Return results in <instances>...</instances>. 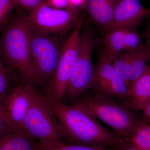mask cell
I'll use <instances>...</instances> for the list:
<instances>
[{"label":"cell","mask_w":150,"mask_h":150,"mask_svg":"<svg viewBox=\"0 0 150 150\" xmlns=\"http://www.w3.org/2000/svg\"><path fill=\"white\" fill-rule=\"evenodd\" d=\"M142 111L144 112V118L146 122L150 124V100Z\"/></svg>","instance_id":"27"},{"label":"cell","mask_w":150,"mask_h":150,"mask_svg":"<svg viewBox=\"0 0 150 150\" xmlns=\"http://www.w3.org/2000/svg\"><path fill=\"white\" fill-rule=\"evenodd\" d=\"M150 100V67L129 88V104L134 110H142Z\"/></svg>","instance_id":"16"},{"label":"cell","mask_w":150,"mask_h":150,"mask_svg":"<svg viewBox=\"0 0 150 150\" xmlns=\"http://www.w3.org/2000/svg\"><path fill=\"white\" fill-rule=\"evenodd\" d=\"M26 82L30 105L23 130L44 147L65 142L62 126L48 104L46 95L40 93L34 84Z\"/></svg>","instance_id":"4"},{"label":"cell","mask_w":150,"mask_h":150,"mask_svg":"<svg viewBox=\"0 0 150 150\" xmlns=\"http://www.w3.org/2000/svg\"><path fill=\"white\" fill-rule=\"evenodd\" d=\"M149 52L145 46L138 51L121 54L112 62L128 88L144 71L149 61Z\"/></svg>","instance_id":"11"},{"label":"cell","mask_w":150,"mask_h":150,"mask_svg":"<svg viewBox=\"0 0 150 150\" xmlns=\"http://www.w3.org/2000/svg\"><path fill=\"white\" fill-rule=\"evenodd\" d=\"M83 21L82 17H81L74 30L64 43L56 72L46 91V96L60 102H63L77 58L79 39Z\"/></svg>","instance_id":"8"},{"label":"cell","mask_w":150,"mask_h":150,"mask_svg":"<svg viewBox=\"0 0 150 150\" xmlns=\"http://www.w3.org/2000/svg\"><path fill=\"white\" fill-rule=\"evenodd\" d=\"M73 102L83 105L125 141L138 125L144 122L128 103L104 95L91 91Z\"/></svg>","instance_id":"3"},{"label":"cell","mask_w":150,"mask_h":150,"mask_svg":"<svg viewBox=\"0 0 150 150\" xmlns=\"http://www.w3.org/2000/svg\"><path fill=\"white\" fill-rule=\"evenodd\" d=\"M18 129L12 124L8 118L0 113V136Z\"/></svg>","instance_id":"22"},{"label":"cell","mask_w":150,"mask_h":150,"mask_svg":"<svg viewBox=\"0 0 150 150\" xmlns=\"http://www.w3.org/2000/svg\"><path fill=\"white\" fill-rule=\"evenodd\" d=\"M46 3L54 8L64 9L70 7L68 0H46Z\"/></svg>","instance_id":"24"},{"label":"cell","mask_w":150,"mask_h":150,"mask_svg":"<svg viewBox=\"0 0 150 150\" xmlns=\"http://www.w3.org/2000/svg\"><path fill=\"white\" fill-rule=\"evenodd\" d=\"M149 61H150V50H149Z\"/></svg>","instance_id":"30"},{"label":"cell","mask_w":150,"mask_h":150,"mask_svg":"<svg viewBox=\"0 0 150 150\" xmlns=\"http://www.w3.org/2000/svg\"><path fill=\"white\" fill-rule=\"evenodd\" d=\"M26 83L23 80L18 83L3 103L11 123L21 129L30 105Z\"/></svg>","instance_id":"13"},{"label":"cell","mask_w":150,"mask_h":150,"mask_svg":"<svg viewBox=\"0 0 150 150\" xmlns=\"http://www.w3.org/2000/svg\"><path fill=\"white\" fill-rule=\"evenodd\" d=\"M6 23L0 40L3 64L13 71L17 70L22 80L34 84L30 57L33 30L27 17L21 14L16 15Z\"/></svg>","instance_id":"2"},{"label":"cell","mask_w":150,"mask_h":150,"mask_svg":"<svg viewBox=\"0 0 150 150\" xmlns=\"http://www.w3.org/2000/svg\"><path fill=\"white\" fill-rule=\"evenodd\" d=\"M70 7L78 9V8L83 7L85 4L86 0H68Z\"/></svg>","instance_id":"26"},{"label":"cell","mask_w":150,"mask_h":150,"mask_svg":"<svg viewBox=\"0 0 150 150\" xmlns=\"http://www.w3.org/2000/svg\"><path fill=\"white\" fill-rule=\"evenodd\" d=\"M147 25L146 28L145 29L142 36V38H144L146 39V43H145V46L146 47L150 50V8H149L147 14Z\"/></svg>","instance_id":"23"},{"label":"cell","mask_w":150,"mask_h":150,"mask_svg":"<svg viewBox=\"0 0 150 150\" xmlns=\"http://www.w3.org/2000/svg\"><path fill=\"white\" fill-rule=\"evenodd\" d=\"M17 5L21 6L30 14L46 2V0H15Z\"/></svg>","instance_id":"21"},{"label":"cell","mask_w":150,"mask_h":150,"mask_svg":"<svg viewBox=\"0 0 150 150\" xmlns=\"http://www.w3.org/2000/svg\"><path fill=\"white\" fill-rule=\"evenodd\" d=\"M149 10L139 0H117L112 23L104 31L119 27L137 30L146 17Z\"/></svg>","instance_id":"12"},{"label":"cell","mask_w":150,"mask_h":150,"mask_svg":"<svg viewBox=\"0 0 150 150\" xmlns=\"http://www.w3.org/2000/svg\"><path fill=\"white\" fill-rule=\"evenodd\" d=\"M96 41L95 36L91 30L86 28L81 32L77 58L63 102L72 103L91 89L94 79L92 54Z\"/></svg>","instance_id":"6"},{"label":"cell","mask_w":150,"mask_h":150,"mask_svg":"<svg viewBox=\"0 0 150 150\" xmlns=\"http://www.w3.org/2000/svg\"><path fill=\"white\" fill-rule=\"evenodd\" d=\"M3 63L2 61L1 56V49H0V63Z\"/></svg>","instance_id":"29"},{"label":"cell","mask_w":150,"mask_h":150,"mask_svg":"<svg viewBox=\"0 0 150 150\" xmlns=\"http://www.w3.org/2000/svg\"><path fill=\"white\" fill-rule=\"evenodd\" d=\"M57 36L34 30L32 35L30 57L35 84L47 90L54 77L64 46Z\"/></svg>","instance_id":"5"},{"label":"cell","mask_w":150,"mask_h":150,"mask_svg":"<svg viewBox=\"0 0 150 150\" xmlns=\"http://www.w3.org/2000/svg\"><path fill=\"white\" fill-rule=\"evenodd\" d=\"M13 71L0 63V102L3 105L8 95L17 84H14Z\"/></svg>","instance_id":"18"},{"label":"cell","mask_w":150,"mask_h":150,"mask_svg":"<svg viewBox=\"0 0 150 150\" xmlns=\"http://www.w3.org/2000/svg\"><path fill=\"white\" fill-rule=\"evenodd\" d=\"M128 141L145 150H150V124L143 122L134 129Z\"/></svg>","instance_id":"17"},{"label":"cell","mask_w":150,"mask_h":150,"mask_svg":"<svg viewBox=\"0 0 150 150\" xmlns=\"http://www.w3.org/2000/svg\"><path fill=\"white\" fill-rule=\"evenodd\" d=\"M81 18L78 8H54L46 2L30 14L27 19L34 31L57 35L75 28Z\"/></svg>","instance_id":"7"},{"label":"cell","mask_w":150,"mask_h":150,"mask_svg":"<svg viewBox=\"0 0 150 150\" xmlns=\"http://www.w3.org/2000/svg\"><path fill=\"white\" fill-rule=\"evenodd\" d=\"M116 150H145L139 147L133 143L128 141H125L120 147L116 149Z\"/></svg>","instance_id":"25"},{"label":"cell","mask_w":150,"mask_h":150,"mask_svg":"<svg viewBox=\"0 0 150 150\" xmlns=\"http://www.w3.org/2000/svg\"><path fill=\"white\" fill-rule=\"evenodd\" d=\"M94 67V79L91 91L129 104V88L112 62L100 54Z\"/></svg>","instance_id":"9"},{"label":"cell","mask_w":150,"mask_h":150,"mask_svg":"<svg viewBox=\"0 0 150 150\" xmlns=\"http://www.w3.org/2000/svg\"><path fill=\"white\" fill-rule=\"evenodd\" d=\"M44 148V150H116V149L112 148L67 144L64 142L57 143Z\"/></svg>","instance_id":"19"},{"label":"cell","mask_w":150,"mask_h":150,"mask_svg":"<svg viewBox=\"0 0 150 150\" xmlns=\"http://www.w3.org/2000/svg\"><path fill=\"white\" fill-rule=\"evenodd\" d=\"M0 150H44L43 145L21 129L0 136Z\"/></svg>","instance_id":"15"},{"label":"cell","mask_w":150,"mask_h":150,"mask_svg":"<svg viewBox=\"0 0 150 150\" xmlns=\"http://www.w3.org/2000/svg\"><path fill=\"white\" fill-rule=\"evenodd\" d=\"M117 0H86L83 7L95 24L104 30L110 26Z\"/></svg>","instance_id":"14"},{"label":"cell","mask_w":150,"mask_h":150,"mask_svg":"<svg viewBox=\"0 0 150 150\" xmlns=\"http://www.w3.org/2000/svg\"><path fill=\"white\" fill-rule=\"evenodd\" d=\"M46 96L62 126L64 142L73 144L115 149L125 143L126 141L103 126L81 104L73 102L69 105Z\"/></svg>","instance_id":"1"},{"label":"cell","mask_w":150,"mask_h":150,"mask_svg":"<svg viewBox=\"0 0 150 150\" xmlns=\"http://www.w3.org/2000/svg\"><path fill=\"white\" fill-rule=\"evenodd\" d=\"M105 33L102 40L103 49L100 54L111 62L121 54L138 51L145 46L142 35L136 29L119 27Z\"/></svg>","instance_id":"10"},{"label":"cell","mask_w":150,"mask_h":150,"mask_svg":"<svg viewBox=\"0 0 150 150\" xmlns=\"http://www.w3.org/2000/svg\"><path fill=\"white\" fill-rule=\"evenodd\" d=\"M17 5L15 0H0V25L6 22L10 13Z\"/></svg>","instance_id":"20"},{"label":"cell","mask_w":150,"mask_h":150,"mask_svg":"<svg viewBox=\"0 0 150 150\" xmlns=\"http://www.w3.org/2000/svg\"><path fill=\"white\" fill-rule=\"evenodd\" d=\"M0 113L2 114L3 115H5L7 118H8L9 119L8 116L6 112L4 107V105H3L2 103L1 102H0Z\"/></svg>","instance_id":"28"}]
</instances>
